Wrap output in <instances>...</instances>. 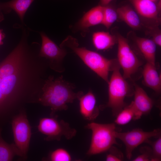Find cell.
<instances>
[{"mask_svg":"<svg viewBox=\"0 0 161 161\" xmlns=\"http://www.w3.org/2000/svg\"><path fill=\"white\" fill-rule=\"evenodd\" d=\"M22 32L20 41L0 63V120L13 118L25 106L38 103L49 62L39 55L41 45L28 41Z\"/></svg>","mask_w":161,"mask_h":161,"instance_id":"cell-1","label":"cell"},{"mask_svg":"<svg viewBox=\"0 0 161 161\" xmlns=\"http://www.w3.org/2000/svg\"><path fill=\"white\" fill-rule=\"evenodd\" d=\"M75 87L73 84L64 80L62 76L55 79L49 76L42 88L38 103L50 107V116H53L57 112L66 110L68 103H73L83 94L81 91L74 92Z\"/></svg>","mask_w":161,"mask_h":161,"instance_id":"cell-2","label":"cell"},{"mask_svg":"<svg viewBox=\"0 0 161 161\" xmlns=\"http://www.w3.org/2000/svg\"><path fill=\"white\" fill-rule=\"evenodd\" d=\"M60 47L72 49L87 66L108 83L109 72L118 63L117 60L108 59L97 52L79 47L77 39L71 36L67 37Z\"/></svg>","mask_w":161,"mask_h":161,"instance_id":"cell-3","label":"cell"},{"mask_svg":"<svg viewBox=\"0 0 161 161\" xmlns=\"http://www.w3.org/2000/svg\"><path fill=\"white\" fill-rule=\"evenodd\" d=\"M120 67L118 63L112 71V74L108 83V101L106 104L101 105L99 108L101 110L110 108L114 116L126 106L124 102L125 97L132 95L128 83L120 73Z\"/></svg>","mask_w":161,"mask_h":161,"instance_id":"cell-4","label":"cell"},{"mask_svg":"<svg viewBox=\"0 0 161 161\" xmlns=\"http://www.w3.org/2000/svg\"><path fill=\"white\" fill-rule=\"evenodd\" d=\"M86 128L92 131L90 144L86 154L89 156L101 153L113 145L120 146L117 142L115 133L117 131L115 123L102 124L91 122Z\"/></svg>","mask_w":161,"mask_h":161,"instance_id":"cell-5","label":"cell"},{"mask_svg":"<svg viewBox=\"0 0 161 161\" xmlns=\"http://www.w3.org/2000/svg\"><path fill=\"white\" fill-rule=\"evenodd\" d=\"M38 131L46 136L47 141H60L62 137L68 140L75 137L76 129L71 127L68 123L63 120H59L57 116L40 118L37 126Z\"/></svg>","mask_w":161,"mask_h":161,"instance_id":"cell-6","label":"cell"},{"mask_svg":"<svg viewBox=\"0 0 161 161\" xmlns=\"http://www.w3.org/2000/svg\"><path fill=\"white\" fill-rule=\"evenodd\" d=\"M14 143L21 152L22 158L25 160L29 148L32 134L31 127L26 110L20 112L11 120Z\"/></svg>","mask_w":161,"mask_h":161,"instance_id":"cell-7","label":"cell"},{"mask_svg":"<svg viewBox=\"0 0 161 161\" xmlns=\"http://www.w3.org/2000/svg\"><path fill=\"white\" fill-rule=\"evenodd\" d=\"M118 43L117 61L123 71V77L125 79L131 78L142 65L131 48L126 39L120 34L117 35Z\"/></svg>","mask_w":161,"mask_h":161,"instance_id":"cell-8","label":"cell"},{"mask_svg":"<svg viewBox=\"0 0 161 161\" xmlns=\"http://www.w3.org/2000/svg\"><path fill=\"white\" fill-rule=\"evenodd\" d=\"M161 129H156L151 131H145L141 129H135L126 132L116 131V139L121 140L126 147V156L130 160L134 149L143 143H146L151 137L157 138L161 136Z\"/></svg>","mask_w":161,"mask_h":161,"instance_id":"cell-9","label":"cell"},{"mask_svg":"<svg viewBox=\"0 0 161 161\" xmlns=\"http://www.w3.org/2000/svg\"><path fill=\"white\" fill-rule=\"evenodd\" d=\"M39 33L41 39L40 56L49 61L51 69L58 72H62L64 69L62 62L67 54L66 50L58 46L44 32H41Z\"/></svg>","mask_w":161,"mask_h":161,"instance_id":"cell-10","label":"cell"},{"mask_svg":"<svg viewBox=\"0 0 161 161\" xmlns=\"http://www.w3.org/2000/svg\"><path fill=\"white\" fill-rule=\"evenodd\" d=\"M79 101V111L86 120L92 121L98 117L99 108L96 105L95 97L91 90L85 95H83L78 99Z\"/></svg>","mask_w":161,"mask_h":161,"instance_id":"cell-11","label":"cell"},{"mask_svg":"<svg viewBox=\"0 0 161 161\" xmlns=\"http://www.w3.org/2000/svg\"><path fill=\"white\" fill-rule=\"evenodd\" d=\"M103 17V7L99 5L85 13L76 23L75 29L78 31L85 32L92 26L101 24Z\"/></svg>","mask_w":161,"mask_h":161,"instance_id":"cell-12","label":"cell"},{"mask_svg":"<svg viewBox=\"0 0 161 161\" xmlns=\"http://www.w3.org/2000/svg\"><path fill=\"white\" fill-rule=\"evenodd\" d=\"M35 0H11L8 1L0 2V12L8 14L12 10L17 14L23 24L25 13Z\"/></svg>","mask_w":161,"mask_h":161,"instance_id":"cell-13","label":"cell"},{"mask_svg":"<svg viewBox=\"0 0 161 161\" xmlns=\"http://www.w3.org/2000/svg\"><path fill=\"white\" fill-rule=\"evenodd\" d=\"M134 99L133 104L137 110L142 114H147L151 110L154 102L141 87L134 85Z\"/></svg>","mask_w":161,"mask_h":161,"instance_id":"cell-14","label":"cell"},{"mask_svg":"<svg viewBox=\"0 0 161 161\" xmlns=\"http://www.w3.org/2000/svg\"><path fill=\"white\" fill-rule=\"evenodd\" d=\"M143 75L145 84L160 93L161 89V75L158 74L155 65L147 62L144 67Z\"/></svg>","mask_w":161,"mask_h":161,"instance_id":"cell-15","label":"cell"},{"mask_svg":"<svg viewBox=\"0 0 161 161\" xmlns=\"http://www.w3.org/2000/svg\"><path fill=\"white\" fill-rule=\"evenodd\" d=\"M138 13L150 19H156L160 7L154 1L150 0H130Z\"/></svg>","mask_w":161,"mask_h":161,"instance_id":"cell-16","label":"cell"},{"mask_svg":"<svg viewBox=\"0 0 161 161\" xmlns=\"http://www.w3.org/2000/svg\"><path fill=\"white\" fill-rule=\"evenodd\" d=\"M135 42L147 62L155 65L156 45L152 40L137 37Z\"/></svg>","mask_w":161,"mask_h":161,"instance_id":"cell-17","label":"cell"},{"mask_svg":"<svg viewBox=\"0 0 161 161\" xmlns=\"http://www.w3.org/2000/svg\"><path fill=\"white\" fill-rule=\"evenodd\" d=\"M116 12L119 18L128 26L134 29L141 27V22L137 13L130 7L125 5L117 8Z\"/></svg>","mask_w":161,"mask_h":161,"instance_id":"cell-18","label":"cell"},{"mask_svg":"<svg viewBox=\"0 0 161 161\" xmlns=\"http://www.w3.org/2000/svg\"><path fill=\"white\" fill-rule=\"evenodd\" d=\"M93 44L98 50H106L111 48L117 41V38L109 32L103 31L95 32L92 35Z\"/></svg>","mask_w":161,"mask_h":161,"instance_id":"cell-19","label":"cell"},{"mask_svg":"<svg viewBox=\"0 0 161 161\" xmlns=\"http://www.w3.org/2000/svg\"><path fill=\"white\" fill-rule=\"evenodd\" d=\"M143 115L134 107L132 101L129 105L125 106L116 115L115 123L118 125L126 124L131 120L140 118Z\"/></svg>","mask_w":161,"mask_h":161,"instance_id":"cell-20","label":"cell"},{"mask_svg":"<svg viewBox=\"0 0 161 161\" xmlns=\"http://www.w3.org/2000/svg\"><path fill=\"white\" fill-rule=\"evenodd\" d=\"M1 131L0 128V161H12L16 156L22 158L21 153L14 143L8 144L3 140Z\"/></svg>","mask_w":161,"mask_h":161,"instance_id":"cell-21","label":"cell"},{"mask_svg":"<svg viewBox=\"0 0 161 161\" xmlns=\"http://www.w3.org/2000/svg\"><path fill=\"white\" fill-rule=\"evenodd\" d=\"M103 7V17L102 24L109 29L118 18L116 11L108 4Z\"/></svg>","mask_w":161,"mask_h":161,"instance_id":"cell-22","label":"cell"},{"mask_svg":"<svg viewBox=\"0 0 161 161\" xmlns=\"http://www.w3.org/2000/svg\"><path fill=\"white\" fill-rule=\"evenodd\" d=\"M47 160L51 161H70L72 160V157L66 150L59 148L50 153Z\"/></svg>","mask_w":161,"mask_h":161,"instance_id":"cell-23","label":"cell"},{"mask_svg":"<svg viewBox=\"0 0 161 161\" xmlns=\"http://www.w3.org/2000/svg\"><path fill=\"white\" fill-rule=\"evenodd\" d=\"M155 141L152 142L150 140L146 143L151 146L152 156L151 161H160L161 160V137H158Z\"/></svg>","mask_w":161,"mask_h":161,"instance_id":"cell-24","label":"cell"},{"mask_svg":"<svg viewBox=\"0 0 161 161\" xmlns=\"http://www.w3.org/2000/svg\"><path fill=\"white\" fill-rule=\"evenodd\" d=\"M106 160L107 161H121L123 160L124 156L123 153L117 148L112 146L108 151Z\"/></svg>","mask_w":161,"mask_h":161,"instance_id":"cell-25","label":"cell"},{"mask_svg":"<svg viewBox=\"0 0 161 161\" xmlns=\"http://www.w3.org/2000/svg\"><path fill=\"white\" fill-rule=\"evenodd\" d=\"M141 154L134 159V161H149L151 160L152 151L151 148L145 146L140 149Z\"/></svg>","mask_w":161,"mask_h":161,"instance_id":"cell-26","label":"cell"},{"mask_svg":"<svg viewBox=\"0 0 161 161\" xmlns=\"http://www.w3.org/2000/svg\"><path fill=\"white\" fill-rule=\"evenodd\" d=\"M152 40L156 45L160 47L161 46V34L160 32L155 34L153 36Z\"/></svg>","mask_w":161,"mask_h":161,"instance_id":"cell-27","label":"cell"},{"mask_svg":"<svg viewBox=\"0 0 161 161\" xmlns=\"http://www.w3.org/2000/svg\"><path fill=\"white\" fill-rule=\"evenodd\" d=\"M5 37V35L3 30L0 29V46L3 44V40Z\"/></svg>","mask_w":161,"mask_h":161,"instance_id":"cell-28","label":"cell"},{"mask_svg":"<svg viewBox=\"0 0 161 161\" xmlns=\"http://www.w3.org/2000/svg\"><path fill=\"white\" fill-rule=\"evenodd\" d=\"M112 0H100V5L102 6H105L109 4Z\"/></svg>","mask_w":161,"mask_h":161,"instance_id":"cell-29","label":"cell"},{"mask_svg":"<svg viewBox=\"0 0 161 161\" xmlns=\"http://www.w3.org/2000/svg\"><path fill=\"white\" fill-rule=\"evenodd\" d=\"M4 19V17L3 13L0 12V22H2Z\"/></svg>","mask_w":161,"mask_h":161,"instance_id":"cell-30","label":"cell"},{"mask_svg":"<svg viewBox=\"0 0 161 161\" xmlns=\"http://www.w3.org/2000/svg\"><path fill=\"white\" fill-rule=\"evenodd\" d=\"M150 0L154 1H156V0Z\"/></svg>","mask_w":161,"mask_h":161,"instance_id":"cell-31","label":"cell"}]
</instances>
